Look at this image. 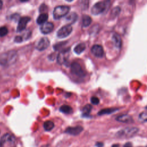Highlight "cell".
Here are the masks:
<instances>
[{"label":"cell","instance_id":"4","mask_svg":"<svg viewBox=\"0 0 147 147\" xmlns=\"http://www.w3.org/2000/svg\"><path fill=\"white\" fill-rule=\"evenodd\" d=\"M69 9L70 8L68 6H57L53 9V16L56 20L60 19L65 16L68 13Z\"/></svg>","mask_w":147,"mask_h":147},{"label":"cell","instance_id":"15","mask_svg":"<svg viewBox=\"0 0 147 147\" xmlns=\"http://www.w3.org/2000/svg\"><path fill=\"white\" fill-rule=\"evenodd\" d=\"M118 110H119V108H116V107L106 108V109L100 110L98 113V115H105V114H113V113L118 111Z\"/></svg>","mask_w":147,"mask_h":147},{"label":"cell","instance_id":"35","mask_svg":"<svg viewBox=\"0 0 147 147\" xmlns=\"http://www.w3.org/2000/svg\"><path fill=\"white\" fill-rule=\"evenodd\" d=\"M111 147H119V144H114L112 145Z\"/></svg>","mask_w":147,"mask_h":147},{"label":"cell","instance_id":"31","mask_svg":"<svg viewBox=\"0 0 147 147\" xmlns=\"http://www.w3.org/2000/svg\"><path fill=\"white\" fill-rule=\"evenodd\" d=\"M11 18L12 20H17H17L19 21L20 19V16L18 14H14L11 16Z\"/></svg>","mask_w":147,"mask_h":147},{"label":"cell","instance_id":"25","mask_svg":"<svg viewBox=\"0 0 147 147\" xmlns=\"http://www.w3.org/2000/svg\"><path fill=\"white\" fill-rule=\"evenodd\" d=\"M89 0H80V6L82 9L86 10L88 7V2Z\"/></svg>","mask_w":147,"mask_h":147},{"label":"cell","instance_id":"38","mask_svg":"<svg viewBox=\"0 0 147 147\" xmlns=\"http://www.w3.org/2000/svg\"><path fill=\"white\" fill-rule=\"evenodd\" d=\"M145 109H147V106H146V107H145Z\"/></svg>","mask_w":147,"mask_h":147},{"label":"cell","instance_id":"10","mask_svg":"<svg viewBox=\"0 0 147 147\" xmlns=\"http://www.w3.org/2000/svg\"><path fill=\"white\" fill-rule=\"evenodd\" d=\"M83 130V127L81 126H76L74 127H67L64 132L67 134L72 135V136H77Z\"/></svg>","mask_w":147,"mask_h":147},{"label":"cell","instance_id":"14","mask_svg":"<svg viewBox=\"0 0 147 147\" xmlns=\"http://www.w3.org/2000/svg\"><path fill=\"white\" fill-rule=\"evenodd\" d=\"M115 119L116 121L122 123H131L133 122V119L131 116L128 114H123L118 116Z\"/></svg>","mask_w":147,"mask_h":147},{"label":"cell","instance_id":"24","mask_svg":"<svg viewBox=\"0 0 147 147\" xmlns=\"http://www.w3.org/2000/svg\"><path fill=\"white\" fill-rule=\"evenodd\" d=\"M138 119L141 122H146L147 121V111H145L141 113L139 115Z\"/></svg>","mask_w":147,"mask_h":147},{"label":"cell","instance_id":"33","mask_svg":"<svg viewBox=\"0 0 147 147\" xmlns=\"http://www.w3.org/2000/svg\"><path fill=\"white\" fill-rule=\"evenodd\" d=\"M95 146L96 147H103V144L100 142H97L95 144Z\"/></svg>","mask_w":147,"mask_h":147},{"label":"cell","instance_id":"16","mask_svg":"<svg viewBox=\"0 0 147 147\" xmlns=\"http://www.w3.org/2000/svg\"><path fill=\"white\" fill-rule=\"evenodd\" d=\"M112 40L113 41V43L115 45V47L117 48H120L121 44H122V41L121 37L119 34L117 33L113 34L112 36Z\"/></svg>","mask_w":147,"mask_h":147},{"label":"cell","instance_id":"6","mask_svg":"<svg viewBox=\"0 0 147 147\" xmlns=\"http://www.w3.org/2000/svg\"><path fill=\"white\" fill-rule=\"evenodd\" d=\"M72 31V26L69 24L61 27L57 32V36L59 38H65L68 37Z\"/></svg>","mask_w":147,"mask_h":147},{"label":"cell","instance_id":"1","mask_svg":"<svg viewBox=\"0 0 147 147\" xmlns=\"http://www.w3.org/2000/svg\"><path fill=\"white\" fill-rule=\"evenodd\" d=\"M139 131L136 127H127L118 131L115 136L118 138H129L134 136Z\"/></svg>","mask_w":147,"mask_h":147},{"label":"cell","instance_id":"2","mask_svg":"<svg viewBox=\"0 0 147 147\" xmlns=\"http://www.w3.org/2000/svg\"><path fill=\"white\" fill-rule=\"evenodd\" d=\"M17 53L11 51L0 55V64L3 65H8L12 64L16 60Z\"/></svg>","mask_w":147,"mask_h":147},{"label":"cell","instance_id":"3","mask_svg":"<svg viewBox=\"0 0 147 147\" xmlns=\"http://www.w3.org/2000/svg\"><path fill=\"white\" fill-rule=\"evenodd\" d=\"M0 147H16V140L14 136L6 133L0 140Z\"/></svg>","mask_w":147,"mask_h":147},{"label":"cell","instance_id":"17","mask_svg":"<svg viewBox=\"0 0 147 147\" xmlns=\"http://www.w3.org/2000/svg\"><path fill=\"white\" fill-rule=\"evenodd\" d=\"M65 19L69 23V25H71L76 21L78 19V15L76 13L73 12L68 15L67 17H66Z\"/></svg>","mask_w":147,"mask_h":147},{"label":"cell","instance_id":"7","mask_svg":"<svg viewBox=\"0 0 147 147\" xmlns=\"http://www.w3.org/2000/svg\"><path fill=\"white\" fill-rule=\"evenodd\" d=\"M71 71L73 74L79 77H83L86 75V73L82 69L80 65L76 62H74L71 64Z\"/></svg>","mask_w":147,"mask_h":147},{"label":"cell","instance_id":"28","mask_svg":"<svg viewBox=\"0 0 147 147\" xmlns=\"http://www.w3.org/2000/svg\"><path fill=\"white\" fill-rule=\"evenodd\" d=\"M119 12H120V8L119 7H116L113 9L111 12V16H116L119 13Z\"/></svg>","mask_w":147,"mask_h":147},{"label":"cell","instance_id":"37","mask_svg":"<svg viewBox=\"0 0 147 147\" xmlns=\"http://www.w3.org/2000/svg\"><path fill=\"white\" fill-rule=\"evenodd\" d=\"M67 1H68V2H72V1H74V0H66Z\"/></svg>","mask_w":147,"mask_h":147},{"label":"cell","instance_id":"21","mask_svg":"<svg viewBox=\"0 0 147 147\" xmlns=\"http://www.w3.org/2000/svg\"><path fill=\"white\" fill-rule=\"evenodd\" d=\"M55 126L54 123L51 121H47L43 124L44 129L46 131H51L53 129Z\"/></svg>","mask_w":147,"mask_h":147},{"label":"cell","instance_id":"32","mask_svg":"<svg viewBox=\"0 0 147 147\" xmlns=\"http://www.w3.org/2000/svg\"><path fill=\"white\" fill-rule=\"evenodd\" d=\"M123 147H133V145H132V144L130 142H126Z\"/></svg>","mask_w":147,"mask_h":147},{"label":"cell","instance_id":"18","mask_svg":"<svg viewBox=\"0 0 147 147\" xmlns=\"http://www.w3.org/2000/svg\"><path fill=\"white\" fill-rule=\"evenodd\" d=\"M48 18V16L47 13H41L37 18V23L38 25H42L46 22Z\"/></svg>","mask_w":147,"mask_h":147},{"label":"cell","instance_id":"36","mask_svg":"<svg viewBox=\"0 0 147 147\" xmlns=\"http://www.w3.org/2000/svg\"><path fill=\"white\" fill-rule=\"evenodd\" d=\"M20 1H21V2H27V1H28L29 0H20Z\"/></svg>","mask_w":147,"mask_h":147},{"label":"cell","instance_id":"9","mask_svg":"<svg viewBox=\"0 0 147 147\" xmlns=\"http://www.w3.org/2000/svg\"><path fill=\"white\" fill-rule=\"evenodd\" d=\"M30 18L29 17H23L20 18V20L18 21V26L17 27V32H21L22 30H24L28 23L30 21Z\"/></svg>","mask_w":147,"mask_h":147},{"label":"cell","instance_id":"27","mask_svg":"<svg viewBox=\"0 0 147 147\" xmlns=\"http://www.w3.org/2000/svg\"><path fill=\"white\" fill-rule=\"evenodd\" d=\"M91 102L92 104L94 105H98L99 103V99H98V98L96 97V96H92L91 98Z\"/></svg>","mask_w":147,"mask_h":147},{"label":"cell","instance_id":"26","mask_svg":"<svg viewBox=\"0 0 147 147\" xmlns=\"http://www.w3.org/2000/svg\"><path fill=\"white\" fill-rule=\"evenodd\" d=\"M8 33V29L5 26L0 27V37H3Z\"/></svg>","mask_w":147,"mask_h":147},{"label":"cell","instance_id":"30","mask_svg":"<svg viewBox=\"0 0 147 147\" xmlns=\"http://www.w3.org/2000/svg\"><path fill=\"white\" fill-rule=\"evenodd\" d=\"M47 9V6L45 4H42L40 6V12H43L45 11Z\"/></svg>","mask_w":147,"mask_h":147},{"label":"cell","instance_id":"23","mask_svg":"<svg viewBox=\"0 0 147 147\" xmlns=\"http://www.w3.org/2000/svg\"><path fill=\"white\" fill-rule=\"evenodd\" d=\"M92 106L91 105H86V106H84V107L82 109V112H83V115L84 116L88 115L92 110Z\"/></svg>","mask_w":147,"mask_h":147},{"label":"cell","instance_id":"20","mask_svg":"<svg viewBox=\"0 0 147 147\" xmlns=\"http://www.w3.org/2000/svg\"><path fill=\"white\" fill-rule=\"evenodd\" d=\"M92 22V19L91 18L87 16V15H84L82 17V25L84 27H87Z\"/></svg>","mask_w":147,"mask_h":147},{"label":"cell","instance_id":"29","mask_svg":"<svg viewBox=\"0 0 147 147\" xmlns=\"http://www.w3.org/2000/svg\"><path fill=\"white\" fill-rule=\"evenodd\" d=\"M22 37L20 36H17L14 38V41L16 42H21L22 41Z\"/></svg>","mask_w":147,"mask_h":147},{"label":"cell","instance_id":"8","mask_svg":"<svg viewBox=\"0 0 147 147\" xmlns=\"http://www.w3.org/2000/svg\"><path fill=\"white\" fill-rule=\"evenodd\" d=\"M69 50V49L63 50L58 54L57 57V61L59 64H62L66 63L68 58Z\"/></svg>","mask_w":147,"mask_h":147},{"label":"cell","instance_id":"11","mask_svg":"<svg viewBox=\"0 0 147 147\" xmlns=\"http://www.w3.org/2000/svg\"><path fill=\"white\" fill-rule=\"evenodd\" d=\"M91 53L97 57H102L104 55L103 47L100 45H94L91 49Z\"/></svg>","mask_w":147,"mask_h":147},{"label":"cell","instance_id":"19","mask_svg":"<svg viewBox=\"0 0 147 147\" xmlns=\"http://www.w3.org/2000/svg\"><path fill=\"white\" fill-rule=\"evenodd\" d=\"M86 49V45L84 43H80L78 44L75 48H74V52L76 54H80L82 53Z\"/></svg>","mask_w":147,"mask_h":147},{"label":"cell","instance_id":"39","mask_svg":"<svg viewBox=\"0 0 147 147\" xmlns=\"http://www.w3.org/2000/svg\"><path fill=\"white\" fill-rule=\"evenodd\" d=\"M146 147H147V145H146Z\"/></svg>","mask_w":147,"mask_h":147},{"label":"cell","instance_id":"34","mask_svg":"<svg viewBox=\"0 0 147 147\" xmlns=\"http://www.w3.org/2000/svg\"><path fill=\"white\" fill-rule=\"evenodd\" d=\"M2 5H3V2L2 0H0V10L2 9Z\"/></svg>","mask_w":147,"mask_h":147},{"label":"cell","instance_id":"5","mask_svg":"<svg viewBox=\"0 0 147 147\" xmlns=\"http://www.w3.org/2000/svg\"><path fill=\"white\" fill-rule=\"evenodd\" d=\"M107 3L106 1H101L96 3L91 8V13L95 16L102 13L106 9Z\"/></svg>","mask_w":147,"mask_h":147},{"label":"cell","instance_id":"12","mask_svg":"<svg viewBox=\"0 0 147 147\" xmlns=\"http://www.w3.org/2000/svg\"><path fill=\"white\" fill-rule=\"evenodd\" d=\"M49 44H50V41L48 38L47 37L41 38L40 40L38 41L36 46V48L39 51L45 50L49 47Z\"/></svg>","mask_w":147,"mask_h":147},{"label":"cell","instance_id":"22","mask_svg":"<svg viewBox=\"0 0 147 147\" xmlns=\"http://www.w3.org/2000/svg\"><path fill=\"white\" fill-rule=\"evenodd\" d=\"M59 110L64 114H70L72 111V107L68 105H63L60 107Z\"/></svg>","mask_w":147,"mask_h":147},{"label":"cell","instance_id":"13","mask_svg":"<svg viewBox=\"0 0 147 147\" xmlns=\"http://www.w3.org/2000/svg\"><path fill=\"white\" fill-rule=\"evenodd\" d=\"M54 28V25L52 22H45L41 25L40 31L43 34H48L51 33Z\"/></svg>","mask_w":147,"mask_h":147}]
</instances>
